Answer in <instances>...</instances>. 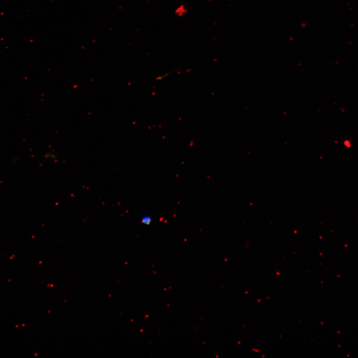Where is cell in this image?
<instances>
[{
  "label": "cell",
  "mask_w": 358,
  "mask_h": 358,
  "mask_svg": "<svg viewBox=\"0 0 358 358\" xmlns=\"http://www.w3.org/2000/svg\"><path fill=\"white\" fill-rule=\"evenodd\" d=\"M142 223L145 225H149L151 222V218L149 216H145L142 219Z\"/></svg>",
  "instance_id": "6da1fadb"
}]
</instances>
